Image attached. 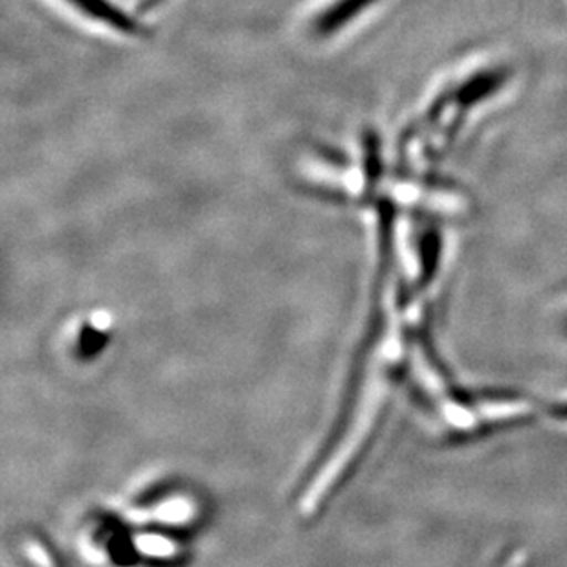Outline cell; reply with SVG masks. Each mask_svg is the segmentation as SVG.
Segmentation results:
<instances>
[{"label":"cell","instance_id":"3957f363","mask_svg":"<svg viewBox=\"0 0 567 567\" xmlns=\"http://www.w3.org/2000/svg\"><path fill=\"white\" fill-rule=\"evenodd\" d=\"M162 0H142L140 2V11L153 10L155 6L161 4Z\"/></svg>","mask_w":567,"mask_h":567},{"label":"cell","instance_id":"6da1fadb","mask_svg":"<svg viewBox=\"0 0 567 567\" xmlns=\"http://www.w3.org/2000/svg\"><path fill=\"white\" fill-rule=\"evenodd\" d=\"M69 2H72L81 13H85L94 21L105 22L116 32L134 33L138 30L136 21L109 0H69Z\"/></svg>","mask_w":567,"mask_h":567},{"label":"cell","instance_id":"7a4b0ae2","mask_svg":"<svg viewBox=\"0 0 567 567\" xmlns=\"http://www.w3.org/2000/svg\"><path fill=\"white\" fill-rule=\"evenodd\" d=\"M375 0H337L316 19V32L332 33L346 27L351 19L359 16L360 11L373 4Z\"/></svg>","mask_w":567,"mask_h":567}]
</instances>
